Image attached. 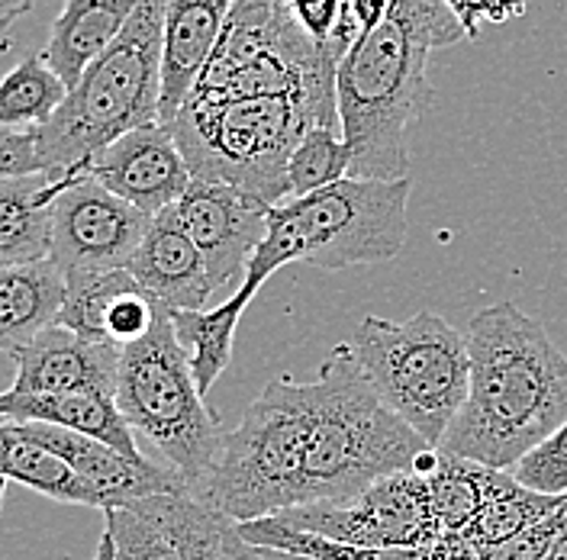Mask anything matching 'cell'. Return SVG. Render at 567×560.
Returning <instances> with one entry per match:
<instances>
[{
	"instance_id": "26",
	"label": "cell",
	"mask_w": 567,
	"mask_h": 560,
	"mask_svg": "<svg viewBox=\"0 0 567 560\" xmlns=\"http://www.w3.org/2000/svg\"><path fill=\"white\" fill-rule=\"evenodd\" d=\"M484 464L464 460V457L439 455L435 470L429 480V499L439 538L442 535H464L481 509H484Z\"/></svg>"
},
{
	"instance_id": "6",
	"label": "cell",
	"mask_w": 567,
	"mask_h": 560,
	"mask_svg": "<svg viewBox=\"0 0 567 560\" xmlns=\"http://www.w3.org/2000/svg\"><path fill=\"white\" fill-rule=\"evenodd\" d=\"M313 126L339 129L310 94L184 104L172 120L177 148L194 180L236 187L268 207L290 200L287 165Z\"/></svg>"
},
{
	"instance_id": "22",
	"label": "cell",
	"mask_w": 567,
	"mask_h": 560,
	"mask_svg": "<svg viewBox=\"0 0 567 560\" xmlns=\"http://www.w3.org/2000/svg\"><path fill=\"white\" fill-rule=\"evenodd\" d=\"M567 502V496H545L529 487H523L513 470H484V509L481 516L464 528V541L481 554L496 545L516 538L519 531L538 526L551 512H558Z\"/></svg>"
},
{
	"instance_id": "1",
	"label": "cell",
	"mask_w": 567,
	"mask_h": 560,
	"mask_svg": "<svg viewBox=\"0 0 567 560\" xmlns=\"http://www.w3.org/2000/svg\"><path fill=\"white\" fill-rule=\"evenodd\" d=\"M467 351V400L439 452L513 470L567 422V354L509 300L471 319Z\"/></svg>"
},
{
	"instance_id": "36",
	"label": "cell",
	"mask_w": 567,
	"mask_h": 560,
	"mask_svg": "<svg viewBox=\"0 0 567 560\" xmlns=\"http://www.w3.org/2000/svg\"><path fill=\"white\" fill-rule=\"evenodd\" d=\"M33 10V0H0V55L10 49V30Z\"/></svg>"
},
{
	"instance_id": "39",
	"label": "cell",
	"mask_w": 567,
	"mask_h": 560,
	"mask_svg": "<svg viewBox=\"0 0 567 560\" xmlns=\"http://www.w3.org/2000/svg\"><path fill=\"white\" fill-rule=\"evenodd\" d=\"M3 484H7V480H0V509H3Z\"/></svg>"
},
{
	"instance_id": "7",
	"label": "cell",
	"mask_w": 567,
	"mask_h": 560,
	"mask_svg": "<svg viewBox=\"0 0 567 560\" xmlns=\"http://www.w3.org/2000/svg\"><path fill=\"white\" fill-rule=\"evenodd\" d=\"M349 345L381 403L439 452L467 400V335L439 313L420 310L403 322L364 315Z\"/></svg>"
},
{
	"instance_id": "12",
	"label": "cell",
	"mask_w": 567,
	"mask_h": 560,
	"mask_svg": "<svg viewBox=\"0 0 567 560\" xmlns=\"http://www.w3.org/2000/svg\"><path fill=\"white\" fill-rule=\"evenodd\" d=\"M268 210L236 187L207 180H194L175 204L177 222L207 261L216 307L239 293L248 261L268 232Z\"/></svg>"
},
{
	"instance_id": "24",
	"label": "cell",
	"mask_w": 567,
	"mask_h": 560,
	"mask_svg": "<svg viewBox=\"0 0 567 560\" xmlns=\"http://www.w3.org/2000/svg\"><path fill=\"white\" fill-rule=\"evenodd\" d=\"M65 97L69 87L49 69L45 55L35 52L0 77V126L42 129L55 116V110L65 104Z\"/></svg>"
},
{
	"instance_id": "34",
	"label": "cell",
	"mask_w": 567,
	"mask_h": 560,
	"mask_svg": "<svg viewBox=\"0 0 567 560\" xmlns=\"http://www.w3.org/2000/svg\"><path fill=\"white\" fill-rule=\"evenodd\" d=\"M464 27L467 39H477L481 23H506L526 10V0H442Z\"/></svg>"
},
{
	"instance_id": "20",
	"label": "cell",
	"mask_w": 567,
	"mask_h": 560,
	"mask_svg": "<svg viewBox=\"0 0 567 560\" xmlns=\"http://www.w3.org/2000/svg\"><path fill=\"white\" fill-rule=\"evenodd\" d=\"M62 180L45 175L0 180V268L33 265L49 258L52 242V204Z\"/></svg>"
},
{
	"instance_id": "25",
	"label": "cell",
	"mask_w": 567,
	"mask_h": 560,
	"mask_svg": "<svg viewBox=\"0 0 567 560\" xmlns=\"http://www.w3.org/2000/svg\"><path fill=\"white\" fill-rule=\"evenodd\" d=\"M239 319L226 303L204 310V313H172L177 342L190 357V371L197 390L207 396L213 384L223 377V371L233 361V345L239 332Z\"/></svg>"
},
{
	"instance_id": "37",
	"label": "cell",
	"mask_w": 567,
	"mask_h": 560,
	"mask_svg": "<svg viewBox=\"0 0 567 560\" xmlns=\"http://www.w3.org/2000/svg\"><path fill=\"white\" fill-rule=\"evenodd\" d=\"M229 560H271V551H268V548H255V545L243 541V535H239V528H236L233 538H229Z\"/></svg>"
},
{
	"instance_id": "9",
	"label": "cell",
	"mask_w": 567,
	"mask_h": 560,
	"mask_svg": "<svg viewBox=\"0 0 567 560\" xmlns=\"http://www.w3.org/2000/svg\"><path fill=\"white\" fill-rule=\"evenodd\" d=\"M310 442V390L275 377L251 400L243 422L226 432L200 502L236 526L303 506V464Z\"/></svg>"
},
{
	"instance_id": "27",
	"label": "cell",
	"mask_w": 567,
	"mask_h": 560,
	"mask_svg": "<svg viewBox=\"0 0 567 560\" xmlns=\"http://www.w3.org/2000/svg\"><path fill=\"white\" fill-rule=\"evenodd\" d=\"M349 165H352V152L342 139V133L313 126L293 148L290 165H287L290 197H307L313 190H322V187L349 177Z\"/></svg>"
},
{
	"instance_id": "23",
	"label": "cell",
	"mask_w": 567,
	"mask_h": 560,
	"mask_svg": "<svg viewBox=\"0 0 567 560\" xmlns=\"http://www.w3.org/2000/svg\"><path fill=\"white\" fill-rule=\"evenodd\" d=\"M0 480L20 484L55 502L104 509L101 496L91 490L62 457L30 438L17 422L0 419Z\"/></svg>"
},
{
	"instance_id": "30",
	"label": "cell",
	"mask_w": 567,
	"mask_h": 560,
	"mask_svg": "<svg viewBox=\"0 0 567 560\" xmlns=\"http://www.w3.org/2000/svg\"><path fill=\"white\" fill-rule=\"evenodd\" d=\"M278 10L303 45H310L336 65L342 62L336 49V33L346 13V0H278Z\"/></svg>"
},
{
	"instance_id": "8",
	"label": "cell",
	"mask_w": 567,
	"mask_h": 560,
	"mask_svg": "<svg viewBox=\"0 0 567 560\" xmlns=\"http://www.w3.org/2000/svg\"><path fill=\"white\" fill-rule=\"evenodd\" d=\"M116 406L133 435L148 438L190 496L207 487L226 428L197 390L190 357L181 349L172 315L155 319L152 332L126 345L116 374Z\"/></svg>"
},
{
	"instance_id": "17",
	"label": "cell",
	"mask_w": 567,
	"mask_h": 560,
	"mask_svg": "<svg viewBox=\"0 0 567 560\" xmlns=\"http://www.w3.org/2000/svg\"><path fill=\"white\" fill-rule=\"evenodd\" d=\"M0 419L7 422H45L69 432H81L94 442H104L113 452L148 460L136 445L130 422L123 419L116 396L110 393H45V396H13L0 390Z\"/></svg>"
},
{
	"instance_id": "29",
	"label": "cell",
	"mask_w": 567,
	"mask_h": 560,
	"mask_svg": "<svg viewBox=\"0 0 567 560\" xmlns=\"http://www.w3.org/2000/svg\"><path fill=\"white\" fill-rule=\"evenodd\" d=\"M104 535L116 560H181L165 531L136 509H106Z\"/></svg>"
},
{
	"instance_id": "32",
	"label": "cell",
	"mask_w": 567,
	"mask_h": 560,
	"mask_svg": "<svg viewBox=\"0 0 567 560\" xmlns=\"http://www.w3.org/2000/svg\"><path fill=\"white\" fill-rule=\"evenodd\" d=\"M567 531V502L551 512L548 519H542L538 526L519 531L516 538L496 545L491 551H481V560H545L548 551L558 545V538Z\"/></svg>"
},
{
	"instance_id": "16",
	"label": "cell",
	"mask_w": 567,
	"mask_h": 560,
	"mask_svg": "<svg viewBox=\"0 0 567 560\" xmlns=\"http://www.w3.org/2000/svg\"><path fill=\"white\" fill-rule=\"evenodd\" d=\"M236 0H168L162 45V104L158 123L172 126L194 84L213 59Z\"/></svg>"
},
{
	"instance_id": "14",
	"label": "cell",
	"mask_w": 567,
	"mask_h": 560,
	"mask_svg": "<svg viewBox=\"0 0 567 560\" xmlns=\"http://www.w3.org/2000/svg\"><path fill=\"white\" fill-rule=\"evenodd\" d=\"M123 349L84 339L65 325H49L27 349L13 357L17 377L7 386L13 396H45V393H110L116 396Z\"/></svg>"
},
{
	"instance_id": "31",
	"label": "cell",
	"mask_w": 567,
	"mask_h": 560,
	"mask_svg": "<svg viewBox=\"0 0 567 560\" xmlns=\"http://www.w3.org/2000/svg\"><path fill=\"white\" fill-rule=\"evenodd\" d=\"M513 477L535 492L567 496V422L513 467Z\"/></svg>"
},
{
	"instance_id": "15",
	"label": "cell",
	"mask_w": 567,
	"mask_h": 560,
	"mask_svg": "<svg viewBox=\"0 0 567 560\" xmlns=\"http://www.w3.org/2000/svg\"><path fill=\"white\" fill-rule=\"evenodd\" d=\"M126 271L140 280L162 313H204L216 307L207 261L177 222L175 207L152 216L148 232Z\"/></svg>"
},
{
	"instance_id": "3",
	"label": "cell",
	"mask_w": 567,
	"mask_h": 560,
	"mask_svg": "<svg viewBox=\"0 0 567 560\" xmlns=\"http://www.w3.org/2000/svg\"><path fill=\"white\" fill-rule=\"evenodd\" d=\"M310 390V442L303 464L307 502H349L393 474L429 477L439 455L393 409L354 361L349 342L322 361Z\"/></svg>"
},
{
	"instance_id": "11",
	"label": "cell",
	"mask_w": 567,
	"mask_h": 560,
	"mask_svg": "<svg viewBox=\"0 0 567 560\" xmlns=\"http://www.w3.org/2000/svg\"><path fill=\"white\" fill-rule=\"evenodd\" d=\"M148 222L152 216L113 197L87 172H74L52 204L49 261L65 278L130 268Z\"/></svg>"
},
{
	"instance_id": "35",
	"label": "cell",
	"mask_w": 567,
	"mask_h": 560,
	"mask_svg": "<svg viewBox=\"0 0 567 560\" xmlns=\"http://www.w3.org/2000/svg\"><path fill=\"white\" fill-rule=\"evenodd\" d=\"M429 560H481V554L461 535H442L429 548Z\"/></svg>"
},
{
	"instance_id": "5",
	"label": "cell",
	"mask_w": 567,
	"mask_h": 560,
	"mask_svg": "<svg viewBox=\"0 0 567 560\" xmlns=\"http://www.w3.org/2000/svg\"><path fill=\"white\" fill-rule=\"evenodd\" d=\"M165 7L168 0H136L123 33L84 71L55 116L35 129L42 175L49 180L84 172L110 142L158 123Z\"/></svg>"
},
{
	"instance_id": "21",
	"label": "cell",
	"mask_w": 567,
	"mask_h": 560,
	"mask_svg": "<svg viewBox=\"0 0 567 560\" xmlns=\"http://www.w3.org/2000/svg\"><path fill=\"white\" fill-rule=\"evenodd\" d=\"M123 509H136L145 519H152L175 545L181 560H229V538L236 531V522L187 490L148 496Z\"/></svg>"
},
{
	"instance_id": "10",
	"label": "cell",
	"mask_w": 567,
	"mask_h": 560,
	"mask_svg": "<svg viewBox=\"0 0 567 560\" xmlns=\"http://www.w3.org/2000/svg\"><path fill=\"white\" fill-rule=\"evenodd\" d=\"M284 522L354 548H432L439 528L423 474H393L349 502H307L278 512Z\"/></svg>"
},
{
	"instance_id": "4",
	"label": "cell",
	"mask_w": 567,
	"mask_h": 560,
	"mask_svg": "<svg viewBox=\"0 0 567 560\" xmlns=\"http://www.w3.org/2000/svg\"><path fill=\"white\" fill-rule=\"evenodd\" d=\"M413 180L342 177L307 197H290L268 210V232L255 248L246 280L226 307L246 315L265 280L300 261L319 271H342L393 261L406 246V207Z\"/></svg>"
},
{
	"instance_id": "38",
	"label": "cell",
	"mask_w": 567,
	"mask_h": 560,
	"mask_svg": "<svg viewBox=\"0 0 567 560\" xmlns=\"http://www.w3.org/2000/svg\"><path fill=\"white\" fill-rule=\"evenodd\" d=\"M545 560H567V531L561 535V538H558V545H555V548L548 551V558H545Z\"/></svg>"
},
{
	"instance_id": "18",
	"label": "cell",
	"mask_w": 567,
	"mask_h": 560,
	"mask_svg": "<svg viewBox=\"0 0 567 560\" xmlns=\"http://www.w3.org/2000/svg\"><path fill=\"white\" fill-rule=\"evenodd\" d=\"M133 7L136 0H65L42 55L69 91L123 33Z\"/></svg>"
},
{
	"instance_id": "13",
	"label": "cell",
	"mask_w": 567,
	"mask_h": 560,
	"mask_svg": "<svg viewBox=\"0 0 567 560\" xmlns=\"http://www.w3.org/2000/svg\"><path fill=\"white\" fill-rule=\"evenodd\" d=\"M84 172L145 216L175 207L194 184L172 126L162 123H148L110 142L87 162Z\"/></svg>"
},
{
	"instance_id": "28",
	"label": "cell",
	"mask_w": 567,
	"mask_h": 560,
	"mask_svg": "<svg viewBox=\"0 0 567 560\" xmlns=\"http://www.w3.org/2000/svg\"><path fill=\"white\" fill-rule=\"evenodd\" d=\"M239 535L243 541L255 545V548H268V551H284V554H297V558L310 560H381V551L374 548H354V545H342L336 538H326L317 531L290 526L281 516H268V519H255V522H243Z\"/></svg>"
},
{
	"instance_id": "2",
	"label": "cell",
	"mask_w": 567,
	"mask_h": 560,
	"mask_svg": "<svg viewBox=\"0 0 567 560\" xmlns=\"http://www.w3.org/2000/svg\"><path fill=\"white\" fill-rule=\"evenodd\" d=\"M464 35L442 0H390L378 30L361 35L336 71L339 129L352 152L349 177L403 180L410 126L432 106L429 52Z\"/></svg>"
},
{
	"instance_id": "33",
	"label": "cell",
	"mask_w": 567,
	"mask_h": 560,
	"mask_svg": "<svg viewBox=\"0 0 567 560\" xmlns=\"http://www.w3.org/2000/svg\"><path fill=\"white\" fill-rule=\"evenodd\" d=\"M42 175L35 129H7L0 126V180Z\"/></svg>"
},
{
	"instance_id": "19",
	"label": "cell",
	"mask_w": 567,
	"mask_h": 560,
	"mask_svg": "<svg viewBox=\"0 0 567 560\" xmlns=\"http://www.w3.org/2000/svg\"><path fill=\"white\" fill-rule=\"evenodd\" d=\"M65 293L69 280L49 258L0 268V351L17 357L39 332L55 325Z\"/></svg>"
}]
</instances>
